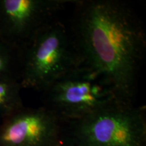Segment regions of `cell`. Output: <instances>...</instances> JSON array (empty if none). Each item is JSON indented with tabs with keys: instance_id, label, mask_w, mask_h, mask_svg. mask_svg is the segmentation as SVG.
I'll list each match as a JSON object with an SVG mask.
<instances>
[{
	"instance_id": "6da1fadb",
	"label": "cell",
	"mask_w": 146,
	"mask_h": 146,
	"mask_svg": "<svg viewBox=\"0 0 146 146\" xmlns=\"http://www.w3.org/2000/svg\"><path fill=\"white\" fill-rule=\"evenodd\" d=\"M68 22L81 66L100 76L116 99L135 104L146 54L143 22L123 0H72Z\"/></svg>"
},
{
	"instance_id": "7a4b0ae2",
	"label": "cell",
	"mask_w": 146,
	"mask_h": 146,
	"mask_svg": "<svg viewBox=\"0 0 146 146\" xmlns=\"http://www.w3.org/2000/svg\"><path fill=\"white\" fill-rule=\"evenodd\" d=\"M143 106L118 100L79 119L64 122V146H145Z\"/></svg>"
},
{
	"instance_id": "3957f363",
	"label": "cell",
	"mask_w": 146,
	"mask_h": 146,
	"mask_svg": "<svg viewBox=\"0 0 146 146\" xmlns=\"http://www.w3.org/2000/svg\"><path fill=\"white\" fill-rule=\"evenodd\" d=\"M81 61L68 25L60 19L46 27L21 52L23 89L41 93Z\"/></svg>"
},
{
	"instance_id": "277c9868",
	"label": "cell",
	"mask_w": 146,
	"mask_h": 146,
	"mask_svg": "<svg viewBox=\"0 0 146 146\" xmlns=\"http://www.w3.org/2000/svg\"><path fill=\"white\" fill-rule=\"evenodd\" d=\"M41 94V106L64 122L79 119L117 100L103 78L83 66L58 78Z\"/></svg>"
},
{
	"instance_id": "5b68a950",
	"label": "cell",
	"mask_w": 146,
	"mask_h": 146,
	"mask_svg": "<svg viewBox=\"0 0 146 146\" xmlns=\"http://www.w3.org/2000/svg\"><path fill=\"white\" fill-rule=\"evenodd\" d=\"M72 0H0V39L21 52Z\"/></svg>"
},
{
	"instance_id": "8992f818",
	"label": "cell",
	"mask_w": 146,
	"mask_h": 146,
	"mask_svg": "<svg viewBox=\"0 0 146 146\" xmlns=\"http://www.w3.org/2000/svg\"><path fill=\"white\" fill-rule=\"evenodd\" d=\"M64 121L43 106H24L0 120V146H61Z\"/></svg>"
},
{
	"instance_id": "52a82bcc",
	"label": "cell",
	"mask_w": 146,
	"mask_h": 146,
	"mask_svg": "<svg viewBox=\"0 0 146 146\" xmlns=\"http://www.w3.org/2000/svg\"><path fill=\"white\" fill-rule=\"evenodd\" d=\"M23 89L19 81L0 79V120L8 117L24 106Z\"/></svg>"
},
{
	"instance_id": "ba28073f",
	"label": "cell",
	"mask_w": 146,
	"mask_h": 146,
	"mask_svg": "<svg viewBox=\"0 0 146 146\" xmlns=\"http://www.w3.org/2000/svg\"><path fill=\"white\" fill-rule=\"evenodd\" d=\"M21 54L0 39V79L20 82Z\"/></svg>"
},
{
	"instance_id": "9c48e42d",
	"label": "cell",
	"mask_w": 146,
	"mask_h": 146,
	"mask_svg": "<svg viewBox=\"0 0 146 146\" xmlns=\"http://www.w3.org/2000/svg\"><path fill=\"white\" fill-rule=\"evenodd\" d=\"M61 146H64V145H61Z\"/></svg>"
}]
</instances>
